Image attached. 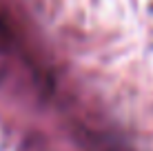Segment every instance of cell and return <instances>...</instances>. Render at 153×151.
Returning <instances> with one entry per match:
<instances>
[{"mask_svg": "<svg viewBox=\"0 0 153 151\" xmlns=\"http://www.w3.org/2000/svg\"><path fill=\"white\" fill-rule=\"evenodd\" d=\"M4 40H7V31H4L2 27H0V47L4 45Z\"/></svg>", "mask_w": 153, "mask_h": 151, "instance_id": "cell-1", "label": "cell"}]
</instances>
